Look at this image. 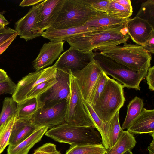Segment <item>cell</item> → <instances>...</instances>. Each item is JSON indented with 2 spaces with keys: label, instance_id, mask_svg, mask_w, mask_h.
I'll list each match as a JSON object with an SVG mask.
<instances>
[{
  "label": "cell",
  "instance_id": "1",
  "mask_svg": "<svg viewBox=\"0 0 154 154\" xmlns=\"http://www.w3.org/2000/svg\"><path fill=\"white\" fill-rule=\"evenodd\" d=\"M129 38L125 24L100 27L75 35L65 41L78 49L93 51L99 47L125 44Z\"/></svg>",
  "mask_w": 154,
  "mask_h": 154
},
{
  "label": "cell",
  "instance_id": "2",
  "mask_svg": "<svg viewBox=\"0 0 154 154\" xmlns=\"http://www.w3.org/2000/svg\"><path fill=\"white\" fill-rule=\"evenodd\" d=\"M94 50L135 72L148 70L150 67L151 55L137 44L126 43L122 46L103 47Z\"/></svg>",
  "mask_w": 154,
  "mask_h": 154
},
{
  "label": "cell",
  "instance_id": "3",
  "mask_svg": "<svg viewBox=\"0 0 154 154\" xmlns=\"http://www.w3.org/2000/svg\"><path fill=\"white\" fill-rule=\"evenodd\" d=\"M94 128L64 122L48 130L45 134L56 141L67 143L71 146L101 143L100 134Z\"/></svg>",
  "mask_w": 154,
  "mask_h": 154
},
{
  "label": "cell",
  "instance_id": "4",
  "mask_svg": "<svg viewBox=\"0 0 154 154\" xmlns=\"http://www.w3.org/2000/svg\"><path fill=\"white\" fill-rule=\"evenodd\" d=\"M99 13L79 0H63L58 14L49 28L61 29L81 26Z\"/></svg>",
  "mask_w": 154,
  "mask_h": 154
},
{
  "label": "cell",
  "instance_id": "5",
  "mask_svg": "<svg viewBox=\"0 0 154 154\" xmlns=\"http://www.w3.org/2000/svg\"><path fill=\"white\" fill-rule=\"evenodd\" d=\"M122 84L109 77L104 89L92 107L104 123L108 122L123 106L125 98Z\"/></svg>",
  "mask_w": 154,
  "mask_h": 154
},
{
  "label": "cell",
  "instance_id": "6",
  "mask_svg": "<svg viewBox=\"0 0 154 154\" xmlns=\"http://www.w3.org/2000/svg\"><path fill=\"white\" fill-rule=\"evenodd\" d=\"M94 59L100 65L102 70L106 75L116 79L123 88L140 90V84L145 78L148 70L140 72L133 71L99 52L95 51Z\"/></svg>",
  "mask_w": 154,
  "mask_h": 154
},
{
  "label": "cell",
  "instance_id": "7",
  "mask_svg": "<svg viewBox=\"0 0 154 154\" xmlns=\"http://www.w3.org/2000/svg\"><path fill=\"white\" fill-rule=\"evenodd\" d=\"M70 94L67 101L65 122L70 125L91 127L95 125L83 101L75 78L70 72Z\"/></svg>",
  "mask_w": 154,
  "mask_h": 154
},
{
  "label": "cell",
  "instance_id": "8",
  "mask_svg": "<svg viewBox=\"0 0 154 154\" xmlns=\"http://www.w3.org/2000/svg\"><path fill=\"white\" fill-rule=\"evenodd\" d=\"M57 68L53 65L38 71L30 73L23 77L17 84L12 95V98L17 103L25 100L29 92L39 84L55 78Z\"/></svg>",
  "mask_w": 154,
  "mask_h": 154
},
{
  "label": "cell",
  "instance_id": "9",
  "mask_svg": "<svg viewBox=\"0 0 154 154\" xmlns=\"http://www.w3.org/2000/svg\"><path fill=\"white\" fill-rule=\"evenodd\" d=\"M95 53L70 46L63 53L54 64L57 69L70 70L72 73L80 70L94 60Z\"/></svg>",
  "mask_w": 154,
  "mask_h": 154
},
{
  "label": "cell",
  "instance_id": "10",
  "mask_svg": "<svg viewBox=\"0 0 154 154\" xmlns=\"http://www.w3.org/2000/svg\"><path fill=\"white\" fill-rule=\"evenodd\" d=\"M70 72L57 69V82L40 96L44 106L67 100L70 94Z\"/></svg>",
  "mask_w": 154,
  "mask_h": 154
},
{
  "label": "cell",
  "instance_id": "11",
  "mask_svg": "<svg viewBox=\"0 0 154 154\" xmlns=\"http://www.w3.org/2000/svg\"><path fill=\"white\" fill-rule=\"evenodd\" d=\"M67 104V101H64L52 106H44L30 120L37 127L45 126L51 129L65 122Z\"/></svg>",
  "mask_w": 154,
  "mask_h": 154
},
{
  "label": "cell",
  "instance_id": "12",
  "mask_svg": "<svg viewBox=\"0 0 154 154\" xmlns=\"http://www.w3.org/2000/svg\"><path fill=\"white\" fill-rule=\"evenodd\" d=\"M102 71L100 64L94 59L82 69L72 73L82 98L85 101L88 102L93 88Z\"/></svg>",
  "mask_w": 154,
  "mask_h": 154
},
{
  "label": "cell",
  "instance_id": "13",
  "mask_svg": "<svg viewBox=\"0 0 154 154\" xmlns=\"http://www.w3.org/2000/svg\"><path fill=\"white\" fill-rule=\"evenodd\" d=\"M63 0H45L39 8L35 21V31L38 37L50 28L57 16Z\"/></svg>",
  "mask_w": 154,
  "mask_h": 154
},
{
  "label": "cell",
  "instance_id": "14",
  "mask_svg": "<svg viewBox=\"0 0 154 154\" xmlns=\"http://www.w3.org/2000/svg\"><path fill=\"white\" fill-rule=\"evenodd\" d=\"M64 41H50L44 44L39 53L33 61V66L35 71H38L52 65L58 59L64 50Z\"/></svg>",
  "mask_w": 154,
  "mask_h": 154
},
{
  "label": "cell",
  "instance_id": "15",
  "mask_svg": "<svg viewBox=\"0 0 154 154\" xmlns=\"http://www.w3.org/2000/svg\"><path fill=\"white\" fill-rule=\"evenodd\" d=\"M125 26L132 40L140 45H143L154 31V28L147 22L138 17L129 18Z\"/></svg>",
  "mask_w": 154,
  "mask_h": 154
},
{
  "label": "cell",
  "instance_id": "16",
  "mask_svg": "<svg viewBox=\"0 0 154 154\" xmlns=\"http://www.w3.org/2000/svg\"><path fill=\"white\" fill-rule=\"evenodd\" d=\"M44 1L33 6L25 16L15 23V30L20 38L27 41L38 37L35 31V19Z\"/></svg>",
  "mask_w": 154,
  "mask_h": 154
},
{
  "label": "cell",
  "instance_id": "17",
  "mask_svg": "<svg viewBox=\"0 0 154 154\" xmlns=\"http://www.w3.org/2000/svg\"><path fill=\"white\" fill-rule=\"evenodd\" d=\"M127 130L133 135L149 133L152 137L154 136V110L144 108Z\"/></svg>",
  "mask_w": 154,
  "mask_h": 154
},
{
  "label": "cell",
  "instance_id": "18",
  "mask_svg": "<svg viewBox=\"0 0 154 154\" xmlns=\"http://www.w3.org/2000/svg\"><path fill=\"white\" fill-rule=\"evenodd\" d=\"M99 28L91 27L85 25L79 27L61 29L49 28L43 32L41 36L50 41H65L67 39L75 35L91 32Z\"/></svg>",
  "mask_w": 154,
  "mask_h": 154
},
{
  "label": "cell",
  "instance_id": "19",
  "mask_svg": "<svg viewBox=\"0 0 154 154\" xmlns=\"http://www.w3.org/2000/svg\"><path fill=\"white\" fill-rule=\"evenodd\" d=\"M39 128L34 125L30 119L17 118L12 130L9 145H15L20 143Z\"/></svg>",
  "mask_w": 154,
  "mask_h": 154
},
{
  "label": "cell",
  "instance_id": "20",
  "mask_svg": "<svg viewBox=\"0 0 154 154\" xmlns=\"http://www.w3.org/2000/svg\"><path fill=\"white\" fill-rule=\"evenodd\" d=\"M48 129L45 126L39 127L20 143L15 145H9L7 154H28L34 145L40 141Z\"/></svg>",
  "mask_w": 154,
  "mask_h": 154
},
{
  "label": "cell",
  "instance_id": "21",
  "mask_svg": "<svg viewBox=\"0 0 154 154\" xmlns=\"http://www.w3.org/2000/svg\"><path fill=\"white\" fill-rule=\"evenodd\" d=\"M17 118L30 120L32 116L45 105L40 100V96L26 99L17 103Z\"/></svg>",
  "mask_w": 154,
  "mask_h": 154
},
{
  "label": "cell",
  "instance_id": "22",
  "mask_svg": "<svg viewBox=\"0 0 154 154\" xmlns=\"http://www.w3.org/2000/svg\"><path fill=\"white\" fill-rule=\"evenodd\" d=\"M137 143L133 135L127 130L123 131L115 144L107 150L105 154H123L135 147Z\"/></svg>",
  "mask_w": 154,
  "mask_h": 154
},
{
  "label": "cell",
  "instance_id": "23",
  "mask_svg": "<svg viewBox=\"0 0 154 154\" xmlns=\"http://www.w3.org/2000/svg\"><path fill=\"white\" fill-rule=\"evenodd\" d=\"M129 18H116L112 17L106 13L100 12L95 17L88 21L85 25L94 28L125 25Z\"/></svg>",
  "mask_w": 154,
  "mask_h": 154
},
{
  "label": "cell",
  "instance_id": "24",
  "mask_svg": "<svg viewBox=\"0 0 154 154\" xmlns=\"http://www.w3.org/2000/svg\"><path fill=\"white\" fill-rule=\"evenodd\" d=\"M143 100L135 96L127 106L126 115L122 126V129H127L133 122L140 115L143 108Z\"/></svg>",
  "mask_w": 154,
  "mask_h": 154
},
{
  "label": "cell",
  "instance_id": "25",
  "mask_svg": "<svg viewBox=\"0 0 154 154\" xmlns=\"http://www.w3.org/2000/svg\"><path fill=\"white\" fill-rule=\"evenodd\" d=\"M17 119V116H11L0 126V154L9 145L12 130Z\"/></svg>",
  "mask_w": 154,
  "mask_h": 154
},
{
  "label": "cell",
  "instance_id": "26",
  "mask_svg": "<svg viewBox=\"0 0 154 154\" xmlns=\"http://www.w3.org/2000/svg\"><path fill=\"white\" fill-rule=\"evenodd\" d=\"M107 150L102 143L71 146L65 154H105Z\"/></svg>",
  "mask_w": 154,
  "mask_h": 154
},
{
  "label": "cell",
  "instance_id": "27",
  "mask_svg": "<svg viewBox=\"0 0 154 154\" xmlns=\"http://www.w3.org/2000/svg\"><path fill=\"white\" fill-rule=\"evenodd\" d=\"M119 111H118L108 122L109 125L108 140L109 148L115 144L124 131L122 129L119 123Z\"/></svg>",
  "mask_w": 154,
  "mask_h": 154
},
{
  "label": "cell",
  "instance_id": "28",
  "mask_svg": "<svg viewBox=\"0 0 154 154\" xmlns=\"http://www.w3.org/2000/svg\"><path fill=\"white\" fill-rule=\"evenodd\" d=\"M135 17L146 21L154 28V0H148L142 3Z\"/></svg>",
  "mask_w": 154,
  "mask_h": 154
},
{
  "label": "cell",
  "instance_id": "29",
  "mask_svg": "<svg viewBox=\"0 0 154 154\" xmlns=\"http://www.w3.org/2000/svg\"><path fill=\"white\" fill-rule=\"evenodd\" d=\"M17 103L12 97H6L4 99L0 113V126L11 116H17Z\"/></svg>",
  "mask_w": 154,
  "mask_h": 154
},
{
  "label": "cell",
  "instance_id": "30",
  "mask_svg": "<svg viewBox=\"0 0 154 154\" xmlns=\"http://www.w3.org/2000/svg\"><path fill=\"white\" fill-rule=\"evenodd\" d=\"M109 77L103 71L100 74L93 88L88 102L92 106L94 105L103 91Z\"/></svg>",
  "mask_w": 154,
  "mask_h": 154
},
{
  "label": "cell",
  "instance_id": "31",
  "mask_svg": "<svg viewBox=\"0 0 154 154\" xmlns=\"http://www.w3.org/2000/svg\"><path fill=\"white\" fill-rule=\"evenodd\" d=\"M106 13L115 18L126 19L129 18L133 12L115 2L113 0H110L107 6Z\"/></svg>",
  "mask_w": 154,
  "mask_h": 154
},
{
  "label": "cell",
  "instance_id": "32",
  "mask_svg": "<svg viewBox=\"0 0 154 154\" xmlns=\"http://www.w3.org/2000/svg\"><path fill=\"white\" fill-rule=\"evenodd\" d=\"M57 81L55 78L39 84L29 92L25 100L40 96L55 84Z\"/></svg>",
  "mask_w": 154,
  "mask_h": 154
},
{
  "label": "cell",
  "instance_id": "33",
  "mask_svg": "<svg viewBox=\"0 0 154 154\" xmlns=\"http://www.w3.org/2000/svg\"><path fill=\"white\" fill-rule=\"evenodd\" d=\"M90 8L98 12L106 13L107 6L110 0H79Z\"/></svg>",
  "mask_w": 154,
  "mask_h": 154
},
{
  "label": "cell",
  "instance_id": "34",
  "mask_svg": "<svg viewBox=\"0 0 154 154\" xmlns=\"http://www.w3.org/2000/svg\"><path fill=\"white\" fill-rule=\"evenodd\" d=\"M16 84L10 78L7 81L0 82V96L2 94H8L12 95L16 88Z\"/></svg>",
  "mask_w": 154,
  "mask_h": 154
},
{
  "label": "cell",
  "instance_id": "35",
  "mask_svg": "<svg viewBox=\"0 0 154 154\" xmlns=\"http://www.w3.org/2000/svg\"><path fill=\"white\" fill-rule=\"evenodd\" d=\"M18 33L15 30L5 28L0 31V45L15 34Z\"/></svg>",
  "mask_w": 154,
  "mask_h": 154
},
{
  "label": "cell",
  "instance_id": "36",
  "mask_svg": "<svg viewBox=\"0 0 154 154\" xmlns=\"http://www.w3.org/2000/svg\"><path fill=\"white\" fill-rule=\"evenodd\" d=\"M42 154H61L56 145L51 143H45L39 147Z\"/></svg>",
  "mask_w": 154,
  "mask_h": 154
},
{
  "label": "cell",
  "instance_id": "37",
  "mask_svg": "<svg viewBox=\"0 0 154 154\" xmlns=\"http://www.w3.org/2000/svg\"><path fill=\"white\" fill-rule=\"evenodd\" d=\"M146 79L149 90L154 91V66L150 67L148 69Z\"/></svg>",
  "mask_w": 154,
  "mask_h": 154
},
{
  "label": "cell",
  "instance_id": "38",
  "mask_svg": "<svg viewBox=\"0 0 154 154\" xmlns=\"http://www.w3.org/2000/svg\"><path fill=\"white\" fill-rule=\"evenodd\" d=\"M142 46L144 50L148 53H154V31Z\"/></svg>",
  "mask_w": 154,
  "mask_h": 154
},
{
  "label": "cell",
  "instance_id": "39",
  "mask_svg": "<svg viewBox=\"0 0 154 154\" xmlns=\"http://www.w3.org/2000/svg\"><path fill=\"white\" fill-rule=\"evenodd\" d=\"M18 35V33L14 35L0 45V55L7 48Z\"/></svg>",
  "mask_w": 154,
  "mask_h": 154
},
{
  "label": "cell",
  "instance_id": "40",
  "mask_svg": "<svg viewBox=\"0 0 154 154\" xmlns=\"http://www.w3.org/2000/svg\"><path fill=\"white\" fill-rule=\"evenodd\" d=\"M115 2L120 4L124 8L133 12V8L130 0H113Z\"/></svg>",
  "mask_w": 154,
  "mask_h": 154
},
{
  "label": "cell",
  "instance_id": "41",
  "mask_svg": "<svg viewBox=\"0 0 154 154\" xmlns=\"http://www.w3.org/2000/svg\"><path fill=\"white\" fill-rule=\"evenodd\" d=\"M44 0H23L22 1L19 6L24 7L37 5L43 2Z\"/></svg>",
  "mask_w": 154,
  "mask_h": 154
},
{
  "label": "cell",
  "instance_id": "42",
  "mask_svg": "<svg viewBox=\"0 0 154 154\" xmlns=\"http://www.w3.org/2000/svg\"><path fill=\"white\" fill-rule=\"evenodd\" d=\"M9 78L4 70L0 69V82L7 81Z\"/></svg>",
  "mask_w": 154,
  "mask_h": 154
},
{
  "label": "cell",
  "instance_id": "43",
  "mask_svg": "<svg viewBox=\"0 0 154 154\" xmlns=\"http://www.w3.org/2000/svg\"><path fill=\"white\" fill-rule=\"evenodd\" d=\"M9 23L3 15L0 13V25L5 27Z\"/></svg>",
  "mask_w": 154,
  "mask_h": 154
},
{
  "label": "cell",
  "instance_id": "44",
  "mask_svg": "<svg viewBox=\"0 0 154 154\" xmlns=\"http://www.w3.org/2000/svg\"><path fill=\"white\" fill-rule=\"evenodd\" d=\"M152 140L147 147L149 154H154V136L152 137Z\"/></svg>",
  "mask_w": 154,
  "mask_h": 154
},
{
  "label": "cell",
  "instance_id": "45",
  "mask_svg": "<svg viewBox=\"0 0 154 154\" xmlns=\"http://www.w3.org/2000/svg\"><path fill=\"white\" fill-rule=\"evenodd\" d=\"M33 154H42V153L38 147L35 150Z\"/></svg>",
  "mask_w": 154,
  "mask_h": 154
},
{
  "label": "cell",
  "instance_id": "46",
  "mask_svg": "<svg viewBox=\"0 0 154 154\" xmlns=\"http://www.w3.org/2000/svg\"><path fill=\"white\" fill-rule=\"evenodd\" d=\"M123 154H133L131 150H128L126 152H125Z\"/></svg>",
  "mask_w": 154,
  "mask_h": 154
},
{
  "label": "cell",
  "instance_id": "47",
  "mask_svg": "<svg viewBox=\"0 0 154 154\" xmlns=\"http://www.w3.org/2000/svg\"><path fill=\"white\" fill-rule=\"evenodd\" d=\"M5 27L0 25V31L3 29Z\"/></svg>",
  "mask_w": 154,
  "mask_h": 154
}]
</instances>
